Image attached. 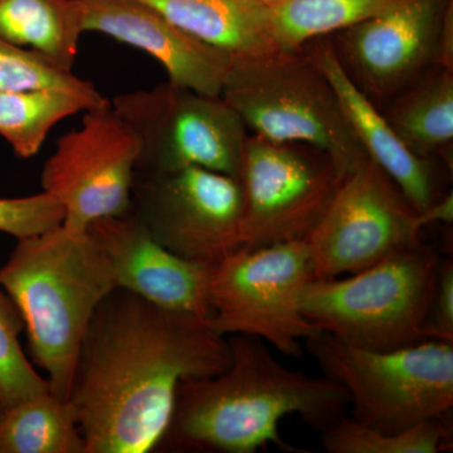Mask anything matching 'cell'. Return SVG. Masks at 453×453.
I'll return each instance as SVG.
<instances>
[{
	"label": "cell",
	"instance_id": "obj_1",
	"mask_svg": "<svg viewBox=\"0 0 453 453\" xmlns=\"http://www.w3.org/2000/svg\"><path fill=\"white\" fill-rule=\"evenodd\" d=\"M231 359L207 319L116 288L92 318L68 395L86 453L159 449L179 383L219 374Z\"/></svg>",
	"mask_w": 453,
	"mask_h": 453
},
{
	"label": "cell",
	"instance_id": "obj_2",
	"mask_svg": "<svg viewBox=\"0 0 453 453\" xmlns=\"http://www.w3.org/2000/svg\"><path fill=\"white\" fill-rule=\"evenodd\" d=\"M226 338L231 365L219 374L179 383L159 449L256 453L273 445L283 452L306 453L283 440V418L297 416L323 432L347 413L349 396L336 381L292 371L261 339L241 334Z\"/></svg>",
	"mask_w": 453,
	"mask_h": 453
},
{
	"label": "cell",
	"instance_id": "obj_3",
	"mask_svg": "<svg viewBox=\"0 0 453 453\" xmlns=\"http://www.w3.org/2000/svg\"><path fill=\"white\" fill-rule=\"evenodd\" d=\"M0 286L22 315L33 365L68 399L92 318L118 288L106 256L88 231L58 225L17 240Z\"/></svg>",
	"mask_w": 453,
	"mask_h": 453
},
{
	"label": "cell",
	"instance_id": "obj_4",
	"mask_svg": "<svg viewBox=\"0 0 453 453\" xmlns=\"http://www.w3.org/2000/svg\"><path fill=\"white\" fill-rule=\"evenodd\" d=\"M220 96L251 134L329 155L340 180L368 159L308 47L232 57Z\"/></svg>",
	"mask_w": 453,
	"mask_h": 453
},
{
	"label": "cell",
	"instance_id": "obj_5",
	"mask_svg": "<svg viewBox=\"0 0 453 453\" xmlns=\"http://www.w3.org/2000/svg\"><path fill=\"white\" fill-rule=\"evenodd\" d=\"M441 259L421 241L347 277L312 279L301 295V311L318 332L354 347H412L429 340Z\"/></svg>",
	"mask_w": 453,
	"mask_h": 453
},
{
	"label": "cell",
	"instance_id": "obj_6",
	"mask_svg": "<svg viewBox=\"0 0 453 453\" xmlns=\"http://www.w3.org/2000/svg\"><path fill=\"white\" fill-rule=\"evenodd\" d=\"M306 349L325 377L349 396L351 418L380 431L451 421L453 344L426 340L395 350H368L316 333Z\"/></svg>",
	"mask_w": 453,
	"mask_h": 453
},
{
	"label": "cell",
	"instance_id": "obj_7",
	"mask_svg": "<svg viewBox=\"0 0 453 453\" xmlns=\"http://www.w3.org/2000/svg\"><path fill=\"white\" fill-rule=\"evenodd\" d=\"M110 104L138 139L136 173L203 168L240 179L249 130L222 96L168 81Z\"/></svg>",
	"mask_w": 453,
	"mask_h": 453
},
{
	"label": "cell",
	"instance_id": "obj_8",
	"mask_svg": "<svg viewBox=\"0 0 453 453\" xmlns=\"http://www.w3.org/2000/svg\"><path fill=\"white\" fill-rule=\"evenodd\" d=\"M314 279L306 241L238 250L213 268L208 324L222 336H253L283 356L300 357L318 330L301 311Z\"/></svg>",
	"mask_w": 453,
	"mask_h": 453
},
{
	"label": "cell",
	"instance_id": "obj_9",
	"mask_svg": "<svg viewBox=\"0 0 453 453\" xmlns=\"http://www.w3.org/2000/svg\"><path fill=\"white\" fill-rule=\"evenodd\" d=\"M240 180L243 250L308 240L342 181L324 151L256 134L247 136Z\"/></svg>",
	"mask_w": 453,
	"mask_h": 453
},
{
	"label": "cell",
	"instance_id": "obj_10",
	"mask_svg": "<svg viewBox=\"0 0 453 453\" xmlns=\"http://www.w3.org/2000/svg\"><path fill=\"white\" fill-rule=\"evenodd\" d=\"M131 211L154 240L188 261L216 267L242 249L238 178L203 168L136 173Z\"/></svg>",
	"mask_w": 453,
	"mask_h": 453
},
{
	"label": "cell",
	"instance_id": "obj_11",
	"mask_svg": "<svg viewBox=\"0 0 453 453\" xmlns=\"http://www.w3.org/2000/svg\"><path fill=\"white\" fill-rule=\"evenodd\" d=\"M418 211L372 160L342 179L309 235L314 279H335L372 266L389 253L421 242Z\"/></svg>",
	"mask_w": 453,
	"mask_h": 453
},
{
	"label": "cell",
	"instance_id": "obj_12",
	"mask_svg": "<svg viewBox=\"0 0 453 453\" xmlns=\"http://www.w3.org/2000/svg\"><path fill=\"white\" fill-rule=\"evenodd\" d=\"M83 113L81 127L58 139L41 175L43 192L64 207L62 225L80 232L130 211L139 159L138 139L110 101Z\"/></svg>",
	"mask_w": 453,
	"mask_h": 453
},
{
	"label": "cell",
	"instance_id": "obj_13",
	"mask_svg": "<svg viewBox=\"0 0 453 453\" xmlns=\"http://www.w3.org/2000/svg\"><path fill=\"white\" fill-rule=\"evenodd\" d=\"M453 0H407L330 38L349 79L375 105L388 104L437 65L438 42Z\"/></svg>",
	"mask_w": 453,
	"mask_h": 453
},
{
	"label": "cell",
	"instance_id": "obj_14",
	"mask_svg": "<svg viewBox=\"0 0 453 453\" xmlns=\"http://www.w3.org/2000/svg\"><path fill=\"white\" fill-rule=\"evenodd\" d=\"M106 256L116 286L173 311L211 319L210 281L214 267L188 261L162 246L133 211L88 226Z\"/></svg>",
	"mask_w": 453,
	"mask_h": 453
},
{
	"label": "cell",
	"instance_id": "obj_15",
	"mask_svg": "<svg viewBox=\"0 0 453 453\" xmlns=\"http://www.w3.org/2000/svg\"><path fill=\"white\" fill-rule=\"evenodd\" d=\"M86 8V32H97L153 57L168 81L220 96L232 57L179 28L142 0H79Z\"/></svg>",
	"mask_w": 453,
	"mask_h": 453
},
{
	"label": "cell",
	"instance_id": "obj_16",
	"mask_svg": "<svg viewBox=\"0 0 453 453\" xmlns=\"http://www.w3.org/2000/svg\"><path fill=\"white\" fill-rule=\"evenodd\" d=\"M306 46L332 82L342 111L369 159L395 181L418 213L431 207L443 196L437 162L417 157L402 142L383 111L349 79L329 40L319 38L318 43L312 41Z\"/></svg>",
	"mask_w": 453,
	"mask_h": 453
},
{
	"label": "cell",
	"instance_id": "obj_17",
	"mask_svg": "<svg viewBox=\"0 0 453 453\" xmlns=\"http://www.w3.org/2000/svg\"><path fill=\"white\" fill-rule=\"evenodd\" d=\"M179 28L231 57L280 49L271 31L270 8L256 0H142Z\"/></svg>",
	"mask_w": 453,
	"mask_h": 453
},
{
	"label": "cell",
	"instance_id": "obj_18",
	"mask_svg": "<svg viewBox=\"0 0 453 453\" xmlns=\"http://www.w3.org/2000/svg\"><path fill=\"white\" fill-rule=\"evenodd\" d=\"M383 113L417 157L449 163L453 142V70L434 65L390 100Z\"/></svg>",
	"mask_w": 453,
	"mask_h": 453
},
{
	"label": "cell",
	"instance_id": "obj_19",
	"mask_svg": "<svg viewBox=\"0 0 453 453\" xmlns=\"http://www.w3.org/2000/svg\"><path fill=\"white\" fill-rule=\"evenodd\" d=\"M86 8L79 0H0V38L73 73Z\"/></svg>",
	"mask_w": 453,
	"mask_h": 453
},
{
	"label": "cell",
	"instance_id": "obj_20",
	"mask_svg": "<svg viewBox=\"0 0 453 453\" xmlns=\"http://www.w3.org/2000/svg\"><path fill=\"white\" fill-rule=\"evenodd\" d=\"M101 92L27 89L0 94V136L20 159L35 157L59 121L104 105Z\"/></svg>",
	"mask_w": 453,
	"mask_h": 453
},
{
	"label": "cell",
	"instance_id": "obj_21",
	"mask_svg": "<svg viewBox=\"0 0 453 453\" xmlns=\"http://www.w3.org/2000/svg\"><path fill=\"white\" fill-rule=\"evenodd\" d=\"M0 453H86L73 404L49 390L5 410Z\"/></svg>",
	"mask_w": 453,
	"mask_h": 453
},
{
	"label": "cell",
	"instance_id": "obj_22",
	"mask_svg": "<svg viewBox=\"0 0 453 453\" xmlns=\"http://www.w3.org/2000/svg\"><path fill=\"white\" fill-rule=\"evenodd\" d=\"M407 0H280L270 8L271 31L282 50L310 42L386 13Z\"/></svg>",
	"mask_w": 453,
	"mask_h": 453
},
{
	"label": "cell",
	"instance_id": "obj_23",
	"mask_svg": "<svg viewBox=\"0 0 453 453\" xmlns=\"http://www.w3.org/2000/svg\"><path fill=\"white\" fill-rule=\"evenodd\" d=\"M451 432V421H428L389 434L344 416L321 432V445L329 453H438L449 449Z\"/></svg>",
	"mask_w": 453,
	"mask_h": 453
},
{
	"label": "cell",
	"instance_id": "obj_24",
	"mask_svg": "<svg viewBox=\"0 0 453 453\" xmlns=\"http://www.w3.org/2000/svg\"><path fill=\"white\" fill-rule=\"evenodd\" d=\"M23 330L19 310L0 286V405L4 411L50 390L49 380L23 351Z\"/></svg>",
	"mask_w": 453,
	"mask_h": 453
},
{
	"label": "cell",
	"instance_id": "obj_25",
	"mask_svg": "<svg viewBox=\"0 0 453 453\" xmlns=\"http://www.w3.org/2000/svg\"><path fill=\"white\" fill-rule=\"evenodd\" d=\"M46 88L97 91L94 83L57 67L40 53L0 38V94Z\"/></svg>",
	"mask_w": 453,
	"mask_h": 453
},
{
	"label": "cell",
	"instance_id": "obj_26",
	"mask_svg": "<svg viewBox=\"0 0 453 453\" xmlns=\"http://www.w3.org/2000/svg\"><path fill=\"white\" fill-rule=\"evenodd\" d=\"M65 219L61 203L49 193L0 198V232L16 240L41 234Z\"/></svg>",
	"mask_w": 453,
	"mask_h": 453
},
{
	"label": "cell",
	"instance_id": "obj_27",
	"mask_svg": "<svg viewBox=\"0 0 453 453\" xmlns=\"http://www.w3.org/2000/svg\"><path fill=\"white\" fill-rule=\"evenodd\" d=\"M429 340L453 344V262L441 259L440 271L428 314Z\"/></svg>",
	"mask_w": 453,
	"mask_h": 453
},
{
	"label": "cell",
	"instance_id": "obj_28",
	"mask_svg": "<svg viewBox=\"0 0 453 453\" xmlns=\"http://www.w3.org/2000/svg\"><path fill=\"white\" fill-rule=\"evenodd\" d=\"M438 67L453 70V3L447 9L438 42Z\"/></svg>",
	"mask_w": 453,
	"mask_h": 453
},
{
	"label": "cell",
	"instance_id": "obj_29",
	"mask_svg": "<svg viewBox=\"0 0 453 453\" xmlns=\"http://www.w3.org/2000/svg\"><path fill=\"white\" fill-rule=\"evenodd\" d=\"M423 226L434 225V223H442V225L451 226L453 222V196L452 192L441 196L434 202L431 207L419 213Z\"/></svg>",
	"mask_w": 453,
	"mask_h": 453
},
{
	"label": "cell",
	"instance_id": "obj_30",
	"mask_svg": "<svg viewBox=\"0 0 453 453\" xmlns=\"http://www.w3.org/2000/svg\"><path fill=\"white\" fill-rule=\"evenodd\" d=\"M256 2L261 3V4L267 5V7H273L276 3H279L280 0H256Z\"/></svg>",
	"mask_w": 453,
	"mask_h": 453
},
{
	"label": "cell",
	"instance_id": "obj_31",
	"mask_svg": "<svg viewBox=\"0 0 453 453\" xmlns=\"http://www.w3.org/2000/svg\"><path fill=\"white\" fill-rule=\"evenodd\" d=\"M3 413H4V410H3L2 405H0V419H2Z\"/></svg>",
	"mask_w": 453,
	"mask_h": 453
}]
</instances>
